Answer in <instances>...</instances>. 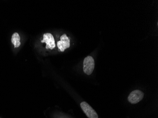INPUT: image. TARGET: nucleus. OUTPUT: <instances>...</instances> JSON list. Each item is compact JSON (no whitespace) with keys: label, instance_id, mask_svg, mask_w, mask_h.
I'll list each match as a JSON object with an SVG mask.
<instances>
[{"label":"nucleus","instance_id":"20e7f679","mask_svg":"<svg viewBox=\"0 0 158 118\" xmlns=\"http://www.w3.org/2000/svg\"><path fill=\"white\" fill-rule=\"evenodd\" d=\"M42 43H46L47 46L46 47L47 49L52 50L56 47V43L54 36L49 33L44 34L43 35V40H41Z\"/></svg>","mask_w":158,"mask_h":118},{"label":"nucleus","instance_id":"f257e3e1","mask_svg":"<svg viewBox=\"0 0 158 118\" xmlns=\"http://www.w3.org/2000/svg\"><path fill=\"white\" fill-rule=\"evenodd\" d=\"M95 62L94 59L88 56L84 59L83 61V70L87 75H90L94 69Z\"/></svg>","mask_w":158,"mask_h":118},{"label":"nucleus","instance_id":"423d86ee","mask_svg":"<svg viewBox=\"0 0 158 118\" xmlns=\"http://www.w3.org/2000/svg\"><path fill=\"white\" fill-rule=\"evenodd\" d=\"M20 38L18 33H14L11 38V43L14 46V47H19L20 46Z\"/></svg>","mask_w":158,"mask_h":118},{"label":"nucleus","instance_id":"f03ea898","mask_svg":"<svg viewBox=\"0 0 158 118\" xmlns=\"http://www.w3.org/2000/svg\"><path fill=\"white\" fill-rule=\"evenodd\" d=\"M144 97V93L139 90L132 91L128 97V100L132 104H136L141 101Z\"/></svg>","mask_w":158,"mask_h":118},{"label":"nucleus","instance_id":"7ed1b4c3","mask_svg":"<svg viewBox=\"0 0 158 118\" xmlns=\"http://www.w3.org/2000/svg\"><path fill=\"white\" fill-rule=\"evenodd\" d=\"M81 107L83 112L89 118H98L97 112L87 103L83 102L81 104Z\"/></svg>","mask_w":158,"mask_h":118},{"label":"nucleus","instance_id":"39448f33","mask_svg":"<svg viewBox=\"0 0 158 118\" xmlns=\"http://www.w3.org/2000/svg\"><path fill=\"white\" fill-rule=\"evenodd\" d=\"M57 47L60 51H64L66 49L70 47V40L66 34H64L60 37V41L57 42Z\"/></svg>","mask_w":158,"mask_h":118}]
</instances>
